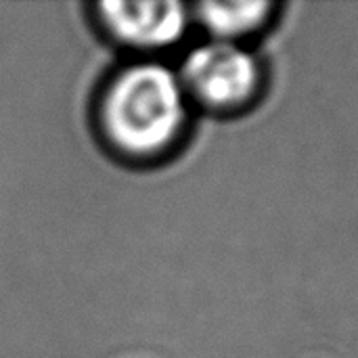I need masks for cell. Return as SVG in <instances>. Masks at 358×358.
Returning a JSON list of instances; mask_svg holds the SVG:
<instances>
[{
	"label": "cell",
	"mask_w": 358,
	"mask_h": 358,
	"mask_svg": "<svg viewBox=\"0 0 358 358\" xmlns=\"http://www.w3.org/2000/svg\"><path fill=\"white\" fill-rule=\"evenodd\" d=\"M187 88L206 105L231 109L250 101L260 82L256 59L233 42L214 40L195 48L182 69Z\"/></svg>",
	"instance_id": "obj_2"
},
{
	"label": "cell",
	"mask_w": 358,
	"mask_h": 358,
	"mask_svg": "<svg viewBox=\"0 0 358 358\" xmlns=\"http://www.w3.org/2000/svg\"><path fill=\"white\" fill-rule=\"evenodd\" d=\"M273 4L271 2H206L197 6V15L201 23L220 40L231 42L243 34L258 29Z\"/></svg>",
	"instance_id": "obj_4"
},
{
	"label": "cell",
	"mask_w": 358,
	"mask_h": 358,
	"mask_svg": "<svg viewBox=\"0 0 358 358\" xmlns=\"http://www.w3.org/2000/svg\"><path fill=\"white\" fill-rule=\"evenodd\" d=\"M103 115L117 147L136 155L159 153L176 141L182 128V86L162 65L132 67L111 86Z\"/></svg>",
	"instance_id": "obj_1"
},
{
	"label": "cell",
	"mask_w": 358,
	"mask_h": 358,
	"mask_svg": "<svg viewBox=\"0 0 358 358\" xmlns=\"http://www.w3.org/2000/svg\"><path fill=\"white\" fill-rule=\"evenodd\" d=\"M101 13L109 29L134 46H168L187 25V10L178 2H103Z\"/></svg>",
	"instance_id": "obj_3"
}]
</instances>
